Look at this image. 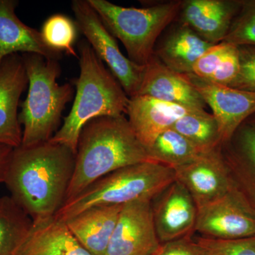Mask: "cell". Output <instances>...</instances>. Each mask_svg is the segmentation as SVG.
<instances>
[{"mask_svg":"<svg viewBox=\"0 0 255 255\" xmlns=\"http://www.w3.org/2000/svg\"><path fill=\"white\" fill-rule=\"evenodd\" d=\"M201 255H255V236L234 240H218L194 236Z\"/></svg>","mask_w":255,"mask_h":255,"instance_id":"cell-28","label":"cell"},{"mask_svg":"<svg viewBox=\"0 0 255 255\" xmlns=\"http://www.w3.org/2000/svg\"><path fill=\"white\" fill-rule=\"evenodd\" d=\"M151 200L142 198L124 205L106 255H152L158 249Z\"/></svg>","mask_w":255,"mask_h":255,"instance_id":"cell-8","label":"cell"},{"mask_svg":"<svg viewBox=\"0 0 255 255\" xmlns=\"http://www.w3.org/2000/svg\"><path fill=\"white\" fill-rule=\"evenodd\" d=\"M123 206H95L65 223L70 232L90 254L106 255Z\"/></svg>","mask_w":255,"mask_h":255,"instance_id":"cell-21","label":"cell"},{"mask_svg":"<svg viewBox=\"0 0 255 255\" xmlns=\"http://www.w3.org/2000/svg\"><path fill=\"white\" fill-rule=\"evenodd\" d=\"M184 75L212 110L222 143L228 141L238 128L255 114V92L218 85L194 74Z\"/></svg>","mask_w":255,"mask_h":255,"instance_id":"cell-10","label":"cell"},{"mask_svg":"<svg viewBox=\"0 0 255 255\" xmlns=\"http://www.w3.org/2000/svg\"><path fill=\"white\" fill-rule=\"evenodd\" d=\"M172 128L192 142L201 152H209L221 145L219 126L212 114L195 110L186 114Z\"/></svg>","mask_w":255,"mask_h":255,"instance_id":"cell-25","label":"cell"},{"mask_svg":"<svg viewBox=\"0 0 255 255\" xmlns=\"http://www.w3.org/2000/svg\"><path fill=\"white\" fill-rule=\"evenodd\" d=\"M71 9L78 29L97 56L108 65L111 73L123 87L128 97L136 96L145 66L133 63L122 53L116 38L87 0H73Z\"/></svg>","mask_w":255,"mask_h":255,"instance_id":"cell-7","label":"cell"},{"mask_svg":"<svg viewBox=\"0 0 255 255\" xmlns=\"http://www.w3.org/2000/svg\"><path fill=\"white\" fill-rule=\"evenodd\" d=\"M240 70L238 46L222 41L213 45L194 64L192 73L198 78L231 87Z\"/></svg>","mask_w":255,"mask_h":255,"instance_id":"cell-22","label":"cell"},{"mask_svg":"<svg viewBox=\"0 0 255 255\" xmlns=\"http://www.w3.org/2000/svg\"><path fill=\"white\" fill-rule=\"evenodd\" d=\"M151 209L160 243L195 235L197 206L187 189L178 181L152 198Z\"/></svg>","mask_w":255,"mask_h":255,"instance_id":"cell-11","label":"cell"},{"mask_svg":"<svg viewBox=\"0 0 255 255\" xmlns=\"http://www.w3.org/2000/svg\"><path fill=\"white\" fill-rule=\"evenodd\" d=\"M221 152L233 189L255 215V124H242Z\"/></svg>","mask_w":255,"mask_h":255,"instance_id":"cell-13","label":"cell"},{"mask_svg":"<svg viewBox=\"0 0 255 255\" xmlns=\"http://www.w3.org/2000/svg\"><path fill=\"white\" fill-rule=\"evenodd\" d=\"M195 233L201 237L234 240L255 236V215L234 189L198 209Z\"/></svg>","mask_w":255,"mask_h":255,"instance_id":"cell-9","label":"cell"},{"mask_svg":"<svg viewBox=\"0 0 255 255\" xmlns=\"http://www.w3.org/2000/svg\"><path fill=\"white\" fill-rule=\"evenodd\" d=\"M32 222L11 196L0 197V255H19Z\"/></svg>","mask_w":255,"mask_h":255,"instance_id":"cell-23","label":"cell"},{"mask_svg":"<svg viewBox=\"0 0 255 255\" xmlns=\"http://www.w3.org/2000/svg\"><path fill=\"white\" fill-rule=\"evenodd\" d=\"M195 111L145 95L130 97L128 120L142 145L148 148L156 137L186 114Z\"/></svg>","mask_w":255,"mask_h":255,"instance_id":"cell-16","label":"cell"},{"mask_svg":"<svg viewBox=\"0 0 255 255\" xmlns=\"http://www.w3.org/2000/svg\"><path fill=\"white\" fill-rule=\"evenodd\" d=\"M17 0H0V63L9 55L35 53L59 60L63 53L47 46L41 31L23 23L15 12Z\"/></svg>","mask_w":255,"mask_h":255,"instance_id":"cell-18","label":"cell"},{"mask_svg":"<svg viewBox=\"0 0 255 255\" xmlns=\"http://www.w3.org/2000/svg\"><path fill=\"white\" fill-rule=\"evenodd\" d=\"M28 84L21 54H13L0 63V144L13 148L22 142L18 120L20 98Z\"/></svg>","mask_w":255,"mask_h":255,"instance_id":"cell-14","label":"cell"},{"mask_svg":"<svg viewBox=\"0 0 255 255\" xmlns=\"http://www.w3.org/2000/svg\"><path fill=\"white\" fill-rule=\"evenodd\" d=\"M152 255H201L194 236L161 243Z\"/></svg>","mask_w":255,"mask_h":255,"instance_id":"cell-30","label":"cell"},{"mask_svg":"<svg viewBox=\"0 0 255 255\" xmlns=\"http://www.w3.org/2000/svg\"><path fill=\"white\" fill-rule=\"evenodd\" d=\"M114 38L125 47L128 58L145 66L159 37L177 19L182 0L158 1L145 8L124 7L107 0H87Z\"/></svg>","mask_w":255,"mask_h":255,"instance_id":"cell-6","label":"cell"},{"mask_svg":"<svg viewBox=\"0 0 255 255\" xmlns=\"http://www.w3.org/2000/svg\"><path fill=\"white\" fill-rule=\"evenodd\" d=\"M78 27L72 18L62 14H55L47 18L42 26V38L52 49L78 58L74 48Z\"/></svg>","mask_w":255,"mask_h":255,"instance_id":"cell-26","label":"cell"},{"mask_svg":"<svg viewBox=\"0 0 255 255\" xmlns=\"http://www.w3.org/2000/svg\"><path fill=\"white\" fill-rule=\"evenodd\" d=\"M78 50L80 73L75 82L73 105L63 126L49 140L66 146L75 154L85 124L99 117L123 115L129 100L123 87L86 40L80 42Z\"/></svg>","mask_w":255,"mask_h":255,"instance_id":"cell-3","label":"cell"},{"mask_svg":"<svg viewBox=\"0 0 255 255\" xmlns=\"http://www.w3.org/2000/svg\"><path fill=\"white\" fill-rule=\"evenodd\" d=\"M174 170L176 180L187 189L198 209L219 200L233 188L221 145Z\"/></svg>","mask_w":255,"mask_h":255,"instance_id":"cell-12","label":"cell"},{"mask_svg":"<svg viewBox=\"0 0 255 255\" xmlns=\"http://www.w3.org/2000/svg\"><path fill=\"white\" fill-rule=\"evenodd\" d=\"M147 150L151 161L173 169L189 163L204 153L172 128L159 134Z\"/></svg>","mask_w":255,"mask_h":255,"instance_id":"cell-24","label":"cell"},{"mask_svg":"<svg viewBox=\"0 0 255 255\" xmlns=\"http://www.w3.org/2000/svg\"><path fill=\"white\" fill-rule=\"evenodd\" d=\"M27 74V97L18 114L23 127V146L49 141L58 131L65 106L73 97L70 83L60 85L61 73L58 60H48L35 53L21 54Z\"/></svg>","mask_w":255,"mask_h":255,"instance_id":"cell-4","label":"cell"},{"mask_svg":"<svg viewBox=\"0 0 255 255\" xmlns=\"http://www.w3.org/2000/svg\"><path fill=\"white\" fill-rule=\"evenodd\" d=\"M239 73L231 88L255 92V47L238 46Z\"/></svg>","mask_w":255,"mask_h":255,"instance_id":"cell-29","label":"cell"},{"mask_svg":"<svg viewBox=\"0 0 255 255\" xmlns=\"http://www.w3.org/2000/svg\"><path fill=\"white\" fill-rule=\"evenodd\" d=\"M246 122H251V123L255 124V114L254 115L252 116V117H250Z\"/></svg>","mask_w":255,"mask_h":255,"instance_id":"cell-32","label":"cell"},{"mask_svg":"<svg viewBox=\"0 0 255 255\" xmlns=\"http://www.w3.org/2000/svg\"><path fill=\"white\" fill-rule=\"evenodd\" d=\"M172 27L156 44L153 55L167 68L176 73H192L197 60L214 44L208 43L191 28L179 21H174Z\"/></svg>","mask_w":255,"mask_h":255,"instance_id":"cell-19","label":"cell"},{"mask_svg":"<svg viewBox=\"0 0 255 255\" xmlns=\"http://www.w3.org/2000/svg\"><path fill=\"white\" fill-rule=\"evenodd\" d=\"M147 161H151L147 148L124 114L92 119L82 128L79 137L75 169L65 202L107 174Z\"/></svg>","mask_w":255,"mask_h":255,"instance_id":"cell-2","label":"cell"},{"mask_svg":"<svg viewBox=\"0 0 255 255\" xmlns=\"http://www.w3.org/2000/svg\"><path fill=\"white\" fill-rule=\"evenodd\" d=\"M223 41L255 47V0H241V8Z\"/></svg>","mask_w":255,"mask_h":255,"instance_id":"cell-27","label":"cell"},{"mask_svg":"<svg viewBox=\"0 0 255 255\" xmlns=\"http://www.w3.org/2000/svg\"><path fill=\"white\" fill-rule=\"evenodd\" d=\"M241 0H184L177 21L211 44L224 41Z\"/></svg>","mask_w":255,"mask_h":255,"instance_id":"cell-15","label":"cell"},{"mask_svg":"<svg viewBox=\"0 0 255 255\" xmlns=\"http://www.w3.org/2000/svg\"><path fill=\"white\" fill-rule=\"evenodd\" d=\"M76 154L50 141L14 148L4 184L32 220L54 216L63 205Z\"/></svg>","mask_w":255,"mask_h":255,"instance_id":"cell-1","label":"cell"},{"mask_svg":"<svg viewBox=\"0 0 255 255\" xmlns=\"http://www.w3.org/2000/svg\"><path fill=\"white\" fill-rule=\"evenodd\" d=\"M137 95L149 96L195 110H205L207 107L200 94L184 75L167 68L154 55L145 65Z\"/></svg>","mask_w":255,"mask_h":255,"instance_id":"cell-17","label":"cell"},{"mask_svg":"<svg viewBox=\"0 0 255 255\" xmlns=\"http://www.w3.org/2000/svg\"><path fill=\"white\" fill-rule=\"evenodd\" d=\"M14 148L0 144V183H4Z\"/></svg>","mask_w":255,"mask_h":255,"instance_id":"cell-31","label":"cell"},{"mask_svg":"<svg viewBox=\"0 0 255 255\" xmlns=\"http://www.w3.org/2000/svg\"><path fill=\"white\" fill-rule=\"evenodd\" d=\"M175 180L173 168L153 161L127 166L97 179L65 201L55 216L65 222L95 206H124L142 198L152 199Z\"/></svg>","mask_w":255,"mask_h":255,"instance_id":"cell-5","label":"cell"},{"mask_svg":"<svg viewBox=\"0 0 255 255\" xmlns=\"http://www.w3.org/2000/svg\"><path fill=\"white\" fill-rule=\"evenodd\" d=\"M19 255H92L54 216L33 220Z\"/></svg>","mask_w":255,"mask_h":255,"instance_id":"cell-20","label":"cell"}]
</instances>
